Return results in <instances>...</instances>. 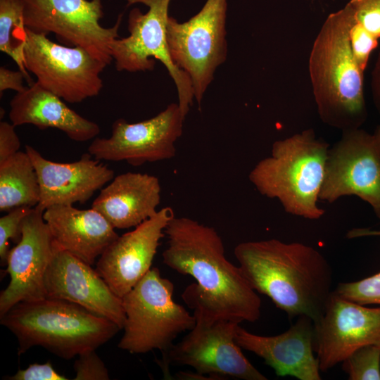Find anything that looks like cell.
<instances>
[{
    "mask_svg": "<svg viewBox=\"0 0 380 380\" xmlns=\"http://www.w3.org/2000/svg\"><path fill=\"white\" fill-rule=\"evenodd\" d=\"M165 234L163 263L196 281L182 294L191 309L239 323L259 319L261 300L241 267L227 259L222 239L213 227L174 216Z\"/></svg>",
    "mask_w": 380,
    "mask_h": 380,
    "instance_id": "6da1fadb",
    "label": "cell"
},
{
    "mask_svg": "<svg viewBox=\"0 0 380 380\" xmlns=\"http://www.w3.org/2000/svg\"><path fill=\"white\" fill-rule=\"evenodd\" d=\"M234 253L253 289L290 318L306 315L315 322L321 316L332 292L333 274L318 250L271 239L240 243Z\"/></svg>",
    "mask_w": 380,
    "mask_h": 380,
    "instance_id": "7a4b0ae2",
    "label": "cell"
},
{
    "mask_svg": "<svg viewBox=\"0 0 380 380\" xmlns=\"http://www.w3.org/2000/svg\"><path fill=\"white\" fill-rule=\"evenodd\" d=\"M349 27L345 8L331 13L313 43L309 58L319 118L342 132L360 128L367 117L364 72L351 51Z\"/></svg>",
    "mask_w": 380,
    "mask_h": 380,
    "instance_id": "3957f363",
    "label": "cell"
},
{
    "mask_svg": "<svg viewBox=\"0 0 380 380\" xmlns=\"http://www.w3.org/2000/svg\"><path fill=\"white\" fill-rule=\"evenodd\" d=\"M0 322L16 336L19 355L39 346L65 360L96 350L120 330L77 303L51 297L19 302L0 316Z\"/></svg>",
    "mask_w": 380,
    "mask_h": 380,
    "instance_id": "277c9868",
    "label": "cell"
},
{
    "mask_svg": "<svg viewBox=\"0 0 380 380\" xmlns=\"http://www.w3.org/2000/svg\"><path fill=\"white\" fill-rule=\"evenodd\" d=\"M329 149L312 129L277 140L271 155L252 169L249 180L261 195L277 198L287 213L318 220L325 213L317 202Z\"/></svg>",
    "mask_w": 380,
    "mask_h": 380,
    "instance_id": "5b68a950",
    "label": "cell"
},
{
    "mask_svg": "<svg viewBox=\"0 0 380 380\" xmlns=\"http://www.w3.org/2000/svg\"><path fill=\"white\" fill-rule=\"evenodd\" d=\"M174 284L151 269L122 298L124 334L118 348L141 354L167 351L182 333L191 330L196 318L173 299Z\"/></svg>",
    "mask_w": 380,
    "mask_h": 380,
    "instance_id": "8992f818",
    "label": "cell"
},
{
    "mask_svg": "<svg viewBox=\"0 0 380 380\" xmlns=\"http://www.w3.org/2000/svg\"><path fill=\"white\" fill-rule=\"evenodd\" d=\"M194 327L177 343L163 353L165 376L170 364L186 365L214 379L267 380L244 356L235 341L239 322L194 310Z\"/></svg>",
    "mask_w": 380,
    "mask_h": 380,
    "instance_id": "52a82bcc",
    "label": "cell"
},
{
    "mask_svg": "<svg viewBox=\"0 0 380 380\" xmlns=\"http://www.w3.org/2000/svg\"><path fill=\"white\" fill-rule=\"evenodd\" d=\"M227 0H206L201 9L184 23L169 16L167 42L174 63L190 77L199 108L216 69L227 55Z\"/></svg>",
    "mask_w": 380,
    "mask_h": 380,
    "instance_id": "ba28073f",
    "label": "cell"
},
{
    "mask_svg": "<svg viewBox=\"0 0 380 380\" xmlns=\"http://www.w3.org/2000/svg\"><path fill=\"white\" fill-rule=\"evenodd\" d=\"M127 6L142 4L148 7L144 13L138 8L130 10L127 29L129 35L112 43L111 54L118 71L130 72L153 70L156 60L160 61L173 80L178 105L186 117L194 99L189 75L173 62L167 42V23L171 0H125Z\"/></svg>",
    "mask_w": 380,
    "mask_h": 380,
    "instance_id": "9c48e42d",
    "label": "cell"
},
{
    "mask_svg": "<svg viewBox=\"0 0 380 380\" xmlns=\"http://www.w3.org/2000/svg\"><path fill=\"white\" fill-rule=\"evenodd\" d=\"M26 27L37 33H53L66 46L85 49L107 65L113 61L111 46L119 38L123 13L110 27L100 24L102 0H22Z\"/></svg>",
    "mask_w": 380,
    "mask_h": 380,
    "instance_id": "30bf717a",
    "label": "cell"
},
{
    "mask_svg": "<svg viewBox=\"0 0 380 380\" xmlns=\"http://www.w3.org/2000/svg\"><path fill=\"white\" fill-rule=\"evenodd\" d=\"M27 32L25 66L39 85L71 103L100 93L106 64L80 47L58 44L27 28Z\"/></svg>",
    "mask_w": 380,
    "mask_h": 380,
    "instance_id": "8fae6325",
    "label": "cell"
},
{
    "mask_svg": "<svg viewBox=\"0 0 380 380\" xmlns=\"http://www.w3.org/2000/svg\"><path fill=\"white\" fill-rule=\"evenodd\" d=\"M345 196L368 203L380 219V156L374 134L342 132L329 149L319 199L333 203Z\"/></svg>",
    "mask_w": 380,
    "mask_h": 380,
    "instance_id": "7c38bea8",
    "label": "cell"
},
{
    "mask_svg": "<svg viewBox=\"0 0 380 380\" xmlns=\"http://www.w3.org/2000/svg\"><path fill=\"white\" fill-rule=\"evenodd\" d=\"M185 116L178 103L169 104L153 118L135 123L116 120L108 138H95L88 152L95 159L125 161L133 166L171 159Z\"/></svg>",
    "mask_w": 380,
    "mask_h": 380,
    "instance_id": "4fadbf2b",
    "label": "cell"
},
{
    "mask_svg": "<svg viewBox=\"0 0 380 380\" xmlns=\"http://www.w3.org/2000/svg\"><path fill=\"white\" fill-rule=\"evenodd\" d=\"M314 331V350L326 372L362 346H380V308H366L332 291Z\"/></svg>",
    "mask_w": 380,
    "mask_h": 380,
    "instance_id": "5bb4252c",
    "label": "cell"
},
{
    "mask_svg": "<svg viewBox=\"0 0 380 380\" xmlns=\"http://www.w3.org/2000/svg\"><path fill=\"white\" fill-rule=\"evenodd\" d=\"M44 212L33 208L22 224V237L9 251L6 272L11 277L0 293V316L15 304L47 297L45 278L55 243Z\"/></svg>",
    "mask_w": 380,
    "mask_h": 380,
    "instance_id": "9a60e30c",
    "label": "cell"
},
{
    "mask_svg": "<svg viewBox=\"0 0 380 380\" xmlns=\"http://www.w3.org/2000/svg\"><path fill=\"white\" fill-rule=\"evenodd\" d=\"M174 216L171 208H163L134 230L118 236L99 256L96 270L118 296L122 298L151 270Z\"/></svg>",
    "mask_w": 380,
    "mask_h": 380,
    "instance_id": "2e32d148",
    "label": "cell"
},
{
    "mask_svg": "<svg viewBox=\"0 0 380 380\" xmlns=\"http://www.w3.org/2000/svg\"><path fill=\"white\" fill-rule=\"evenodd\" d=\"M91 266L55 244L45 278L47 297L77 303L122 329L125 322L122 300Z\"/></svg>",
    "mask_w": 380,
    "mask_h": 380,
    "instance_id": "e0dca14e",
    "label": "cell"
},
{
    "mask_svg": "<svg viewBox=\"0 0 380 380\" xmlns=\"http://www.w3.org/2000/svg\"><path fill=\"white\" fill-rule=\"evenodd\" d=\"M25 151L40 187V200L35 208L43 212L55 205L84 203L114 178L113 170L89 153L72 163H57L46 159L31 146L26 145Z\"/></svg>",
    "mask_w": 380,
    "mask_h": 380,
    "instance_id": "ac0fdd59",
    "label": "cell"
},
{
    "mask_svg": "<svg viewBox=\"0 0 380 380\" xmlns=\"http://www.w3.org/2000/svg\"><path fill=\"white\" fill-rule=\"evenodd\" d=\"M314 322L306 316L284 333L272 336L257 335L238 326L235 341L243 349L262 358L279 376L299 380H320V369L314 355Z\"/></svg>",
    "mask_w": 380,
    "mask_h": 380,
    "instance_id": "d6986e66",
    "label": "cell"
},
{
    "mask_svg": "<svg viewBox=\"0 0 380 380\" xmlns=\"http://www.w3.org/2000/svg\"><path fill=\"white\" fill-rule=\"evenodd\" d=\"M160 192L157 177L127 172L116 176L101 189L91 208L115 229L136 227L157 213Z\"/></svg>",
    "mask_w": 380,
    "mask_h": 380,
    "instance_id": "ffe728a7",
    "label": "cell"
},
{
    "mask_svg": "<svg viewBox=\"0 0 380 380\" xmlns=\"http://www.w3.org/2000/svg\"><path fill=\"white\" fill-rule=\"evenodd\" d=\"M43 217L55 244L90 265L118 237L115 228L93 208L55 205L46 209Z\"/></svg>",
    "mask_w": 380,
    "mask_h": 380,
    "instance_id": "44dd1931",
    "label": "cell"
},
{
    "mask_svg": "<svg viewBox=\"0 0 380 380\" xmlns=\"http://www.w3.org/2000/svg\"><path fill=\"white\" fill-rule=\"evenodd\" d=\"M9 119L15 127L30 124L41 129H59L76 141L93 139L100 133L96 122L79 115L37 82L11 100Z\"/></svg>",
    "mask_w": 380,
    "mask_h": 380,
    "instance_id": "7402d4cb",
    "label": "cell"
},
{
    "mask_svg": "<svg viewBox=\"0 0 380 380\" xmlns=\"http://www.w3.org/2000/svg\"><path fill=\"white\" fill-rule=\"evenodd\" d=\"M40 187L34 165L26 151H19L0 163V211L36 207Z\"/></svg>",
    "mask_w": 380,
    "mask_h": 380,
    "instance_id": "603a6c76",
    "label": "cell"
},
{
    "mask_svg": "<svg viewBox=\"0 0 380 380\" xmlns=\"http://www.w3.org/2000/svg\"><path fill=\"white\" fill-rule=\"evenodd\" d=\"M27 37L23 1L0 0V50L15 61L30 85L32 78L25 66Z\"/></svg>",
    "mask_w": 380,
    "mask_h": 380,
    "instance_id": "cb8c5ba5",
    "label": "cell"
},
{
    "mask_svg": "<svg viewBox=\"0 0 380 380\" xmlns=\"http://www.w3.org/2000/svg\"><path fill=\"white\" fill-rule=\"evenodd\" d=\"M342 369L350 380H380V346L367 345L355 350Z\"/></svg>",
    "mask_w": 380,
    "mask_h": 380,
    "instance_id": "d4e9b609",
    "label": "cell"
},
{
    "mask_svg": "<svg viewBox=\"0 0 380 380\" xmlns=\"http://www.w3.org/2000/svg\"><path fill=\"white\" fill-rule=\"evenodd\" d=\"M334 291L340 296L360 305H380V272L359 281L341 282Z\"/></svg>",
    "mask_w": 380,
    "mask_h": 380,
    "instance_id": "484cf974",
    "label": "cell"
},
{
    "mask_svg": "<svg viewBox=\"0 0 380 380\" xmlns=\"http://www.w3.org/2000/svg\"><path fill=\"white\" fill-rule=\"evenodd\" d=\"M33 208L20 206L13 208L0 218L1 265H7L10 251L9 240L18 243L22 237V224Z\"/></svg>",
    "mask_w": 380,
    "mask_h": 380,
    "instance_id": "4316f807",
    "label": "cell"
},
{
    "mask_svg": "<svg viewBox=\"0 0 380 380\" xmlns=\"http://www.w3.org/2000/svg\"><path fill=\"white\" fill-rule=\"evenodd\" d=\"M344 8L350 21L349 41L351 51L357 65L364 72L372 52L377 46L379 39L354 22L347 7Z\"/></svg>",
    "mask_w": 380,
    "mask_h": 380,
    "instance_id": "83f0119b",
    "label": "cell"
},
{
    "mask_svg": "<svg viewBox=\"0 0 380 380\" xmlns=\"http://www.w3.org/2000/svg\"><path fill=\"white\" fill-rule=\"evenodd\" d=\"M346 6L354 22L380 38V0H350Z\"/></svg>",
    "mask_w": 380,
    "mask_h": 380,
    "instance_id": "f1b7e54d",
    "label": "cell"
},
{
    "mask_svg": "<svg viewBox=\"0 0 380 380\" xmlns=\"http://www.w3.org/2000/svg\"><path fill=\"white\" fill-rule=\"evenodd\" d=\"M75 380H108V371L95 350L84 351L75 361Z\"/></svg>",
    "mask_w": 380,
    "mask_h": 380,
    "instance_id": "f546056e",
    "label": "cell"
},
{
    "mask_svg": "<svg viewBox=\"0 0 380 380\" xmlns=\"http://www.w3.org/2000/svg\"><path fill=\"white\" fill-rule=\"evenodd\" d=\"M9 380H67L66 376L57 372L50 361L44 364L34 363L25 369H19Z\"/></svg>",
    "mask_w": 380,
    "mask_h": 380,
    "instance_id": "4dcf8cb0",
    "label": "cell"
},
{
    "mask_svg": "<svg viewBox=\"0 0 380 380\" xmlns=\"http://www.w3.org/2000/svg\"><path fill=\"white\" fill-rule=\"evenodd\" d=\"M11 122H0V163L19 151L20 140Z\"/></svg>",
    "mask_w": 380,
    "mask_h": 380,
    "instance_id": "1f68e13d",
    "label": "cell"
},
{
    "mask_svg": "<svg viewBox=\"0 0 380 380\" xmlns=\"http://www.w3.org/2000/svg\"><path fill=\"white\" fill-rule=\"evenodd\" d=\"M25 79V75L20 71H15L6 68L4 66L0 68V93L7 89L15 91L17 93L21 92L26 89L23 85V80Z\"/></svg>",
    "mask_w": 380,
    "mask_h": 380,
    "instance_id": "d6a6232c",
    "label": "cell"
},
{
    "mask_svg": "<svg viewBox=\"0 0 380 380\" xmlns=\"http://www.w3.org/2000/svg\"><path fill=\"white\" fill-rule=\"evenodd\" d=\"M371 90L374 106L380 115V49L372 72Z\"/></svg>",
    "mask_w": 380,
    "mask_h": 380,
    "instance_id": "836d02e7",
    "label": "cell"
},
{
    "mask_svg": "<svg viewBox=\"0 0 380 380\" xmlns=\"http://www.w3.org/2000/svg\"><path fill=\"white\" fill-rule=\"evenodd\" d=\"M175 379L182 380H208L214 379L210 376L201 374L198 372H183L180 371L175 374Z\"/></svg>",
    "mask_w": 380,
    "mask_h": 380,
    "instance_id": "e575fe53",
    "label": "cell"
},
{
    "mask_svg": "<svg viewBox=\"0 0 380 380\" xmlns=\"http://www.w3.org/2000/svg\"><path fill=\"white\" fill-rule=\"evenodd\" d=\"M367 236H380V230H371L369 229H353L348 232L346 237L353 239Z\"/></svg>",
    "mask_w": 380,
    "mask_h": 380,
    "instance_id": "d590c367",
    "label": "cell"
},
{
    "mask_svg": "<svg viewBox=\"0 0 380 380\" xmlns=\"http://www.w3.org/2000/svg\"><path fill=\"white\" fill-rule=\"evenodd\" d=\"M374 135L376 139V145L378 147L379 156H380V125H379L374 132Z\"/></svg>",
    "mask_w": 380,
    "mask_h": 380,
    "instance_id": "8d00e7d4",
    "label": "cell"
}]
</instances>
